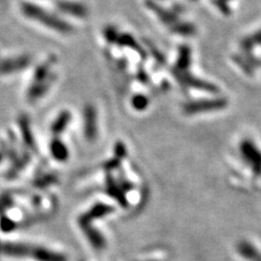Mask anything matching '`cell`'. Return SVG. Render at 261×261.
<instances>
[{"mask_svg":"<svg viewBox=\"0 0 261 261\" xmlns=\"http://www.w3.org/2000/svg\"><path fill=\"white\" fill-rule=\"evenodd\" d=\"M33 255L38 261H65L62 256L45 249H36L33 251Z\"/></svg>","mask_w":261,"mask_h":261,"instance_id":"5b68a950","label":"cell"},{"mask_svg":"<svg viewBox=\"0 0 261 261\" xmlns=\"http://www.w3.org/2000/svg\"><path fill=\"white\" fill-rule=\"evenodd\" d=\"M54 153L57 159L59 160H63L67 158V150H65V148L63 147V145H60V144H54Z\"/></svg>","mask_w":261,"mask_h":261,"instance_id":"8992f818","label":"cell"},{"mask_svg":"<svg viewBox=\"0 0 261 261\" xmlns=\"http://www.w3.org/2000/svg\"><path fill=\"white\" fill-rule=\"evenodd\" d=\"M57 7L58 9L65 13L72 16H75V18L83 19L88 14L87 8L81 3L76 2H70V0H59L57 2Z\"/></svg>","mask_w":261,"mask_h":261,"instance_id":"3957f363","label":"cell"},{"mask_svg":"<svg viewBox=\"0 0 261 261\" xmlns=\"http://www.w3.org/2000/svg\"><path fill=\"white\" fill-rule=\"evenodd\" d=\"M30 63V60L28 57H19V58H14L5 61L2 65H0V70L5 73H11L19 71L21 69H24L28 67Z\"/></svg>","mask_w":261,"mask_h":261,"instance_id":"277c9868","label":"cell"},{"mask_svg":"<svg viewBox=\"0 0 261 261\" xmlns=\"http://www.w3.org/2000/svg\"><path fill=\"white\" fill-rule=\"evenodd\" d=\"M55 63L54 58L47 60L45 63L40 64L37 68L35 75H34V83H33L30 96L32 98H37L39 95H42L49 85V82H50L51 75H50V69L51 65Z\"/></svg>","mask_w":261,"mask_h":261,"instance_id":"7a4b0ae2","label":"cell"},{"mask_svg":"<svg viewBox=\"0 0 261 261\" xmlns=\"http://www.w3.org/2000/svg\"><path fill=\"white\" fill-rule=\"evenodd\" d=\"M22 13L27 16V18L36 21L42 25L50 29L55 32L62 33V34H68V33L72 32V25L69 24L67 21L59 18L58 15L55 13L49 12L42 7L32 4V3H23L21 6Z\"/></svg>","mask_w":261,"mask_h":261,"instance_id":"6da1fadb","label":"cell"},{"mask_svg":"<svg viewBox=\"0 0 261 261\" xmlns=\"http://www.w3.org/2000/svg\"><path fill=\"white\" fill-rule=\"evenodd\" d=\"M133 103H134V106H135L137 109H144L146 106H147V99H146L144 96L140 95V96H137V97L134 98Z\"/></svg>","mask_w":261,"mask_h":261,"instance_id":"52a82bcc","label":"cell"}]
</instances>
